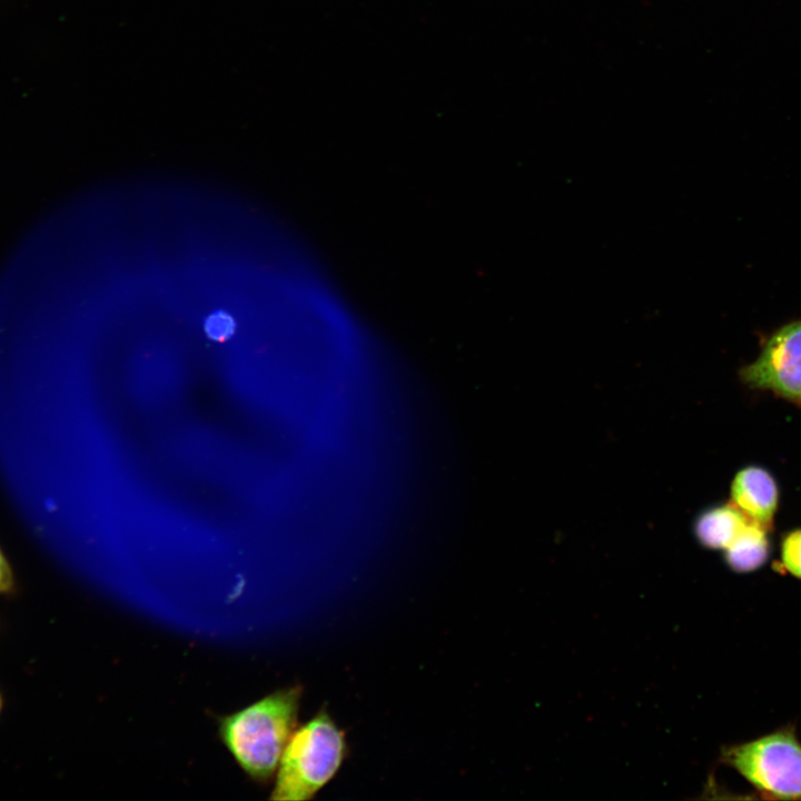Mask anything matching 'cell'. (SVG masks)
Returning a JSON list of instances; mask_svg holds the SVG:
<instances>
[{"label": "cell", "instance_id": "1", "mask_svg": "<svg viewBox=\"0 0 801 801\" xmlns=\"http://www.w3.org/2000/svg\"><path fill=\"white\" fill-rule=\"evenodd\" d=\"M300 686L273 692L218 720V734L244 772L257 783L268 782L297 724Z\"/></svg>", "mask_w": 801, "mask_h": 801}, {"label": "cell", "instance_id": "2", "mask_svg": "<svg viewBox=\"0 0 801 801\" xmlns=\"http://www.w3.org/2000/svg\"><path fill=\"white\" fill-rule=\"evenodd\" d=\"M346 755L344 732L324 711L290 736L270 799L310 800L336 774Z\"/></svg>", "mask_w": 801, "mask_h": 801}, {"label": "cell", "instance_id": "3", "mask_svg": "<svg viewBox=\"0 0 801 801\" xmlns=\"http://www.w3.org/2000/svg\"><path fill=\"white\" fill-rule=\"evenodd\" d=\"M722 761L763 798L801 800V742L791 725L723 749Z\"/></svg>", "mask_w": 801, "mask_h": 801}, {"label": "cell", "instance_id": "4", "mask_svg": "<svg viewBox=\"0 0 801 801\" xmlns=\"http://www.w3.org/2000/svg\"><path fill=\"white\" fill-rule=\"evenodd\" d=\"M740 379L801 408V319L772 333L755 360L740 369Z\"/></svg>", "mask_w": 801, "mask_h": 801}, {"label": "cell", "instance_id": "5", "mask_svg": "<svg viewBox=\"0 0 801 801\" xmlns=\"http://www.w3.org/2000/svg\"><path fill=\"white\" fill-rule=\"evenodd\" d=\"M730 497L748 518L772 532L780 490L769 469L760 465L740 468L732 478Z\"/></svg>", "mask_w": 801, "mask_h": 801}, {"label": "cell", "instance_id": "6", "mask_svg": "<svg viewBox=\"0 0 801 801\" xmlns=\"http://www.w3.org/2000/svg\"><path fill=\"white\" fill-rule=\"evenodd\" d=\"M751 520L732 503L703 510L694 520L698 542L710 550H725Z\"/></svg>", "mask_w": 801, "mask_h": 801}, {"label": "cell", "instance_id": "7", "mask_svg": "<svg viewBox=\"0 0 801 801\" xmlns=\"http://www.w3.org/2000/svg\"><path fill=\"white\" fill-rule=\"evenodd\" d=\"M771 531L750 521L731 544L723 550L724 561L736 573L761 568L771 555Z\"/></svg>", "mask_w": 801, "mask_h": 801}, {"label": "cell", "instance_id": "8", "mask_svg": "<svg viewBox=\"0 0 801 801\" xmlns=\"http://www.w3.org/2000/svg\"><path fill=\"white\" fill-rule=\"evenodd\" d=\"M779 552L781 570L801 580V527L790 530L781 536Z\"/></svg>", "mask_w": 801, "mask_h": 801}, {"label": "cell", "instance_id": "9", "mask_svg": "<svg viewBox=\"0 0 801 801\" xmlns=\"http://www.w3.org/2000/svg\"><path fill=\"white\" fill-rule=\"evenodd\" d=\"M18 592L14 570L0 546V596L11 597Z\"/></svg>", "mask_w": 801, "mask_h": 801}, {"label": "cell", "instance_id": "10", "mask_svg": "<svg viewBox=\"0 0 801 801\" xmlns=\"http://www.w3.org/2000/svg\"><path fill=\"white\" fill-rule=\"evenodd\" d=\"M234 328L233 319L225 314L212 315L206 324L208 336L216 340L228 338L233 334Z\"/></svg>", "mask_w": 801, "mask_h": 801}, {"label": "cell", "instance_id": "11", "mask_svg": "<svg viewBox=\"0 0 801 801\" xmlns=\"http://www.w3.org/2000/svg\"><path fill=\"white\" fill-rule=\"evenodd\" d=\"M3 706H4V696H3V693H2L1 690H0V715H1V713H2Z\"/></svg>", "mask_w": 801, "mask_h": 801}]
</instances>
